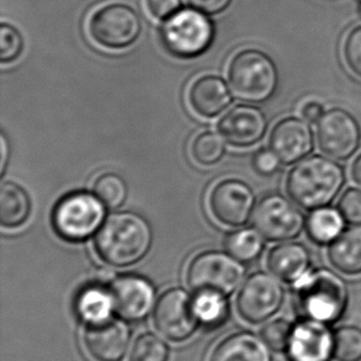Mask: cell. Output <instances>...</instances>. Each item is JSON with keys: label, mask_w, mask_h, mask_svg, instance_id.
<instances>
[{"label": "cell", "mask_w": 361, "mask_h": 361, "mask_svg": "<svg viewBox=\"0 0 361 361\" xmlns=\"http://www.w3.org/2000/svg\"><path fill=\"white\" fill-rule=\"evenodd\" d=\"M271 349L263 337L237 332L222 339L211 352L209 361H271Z\"/></svg>", "instance_id": "21"}, {"label": "cell", "mask_w": 361, "mask_h": 361, "mask_svg": "<svg viewBox=\"0 0 361 361\" xmlns=\"http://www.w3.org/2000/svg\"><path fill=\"white\" fill-rule=\"evenodd\" d=\"M245 268L240 260L219 250L196 254L186 268V283L194 293L212 291L230 296L244 283Z\"/></svg>", "instance_id": "6"}, {"label": "cell", "mask_w": 361, "mask_h": 361, "mask_svg": "<svg viewBox=\"0 0 361 361\" xmlns=\"http://www.w3.org/2000/svg\"><path fill=\"white\" fill-rule=\"evenodd\" d=\"M293 328V323L288 322L283 318H278L267 323V326H264L262 329V337L274 352H286Z\"/></svg>", "instance_id": "33"}, {"label": "cell", "mask_w": 361, "mask_h": 361, "mask_svg": "<svg viewBox=\"0 0 361 361\" xmlns=\"http://www.w3.org/2000/svg\"><path fill=\"white\" fill-rule=\"evenodd\" d=\"M194 310L199 322L210 328L220 327L230 316L227 296L212 291L196 293Z\"/></svg>", "instance_id": "27"}, {"label": "cell", "mask_w": 361, "mask_h": 361, "mask_svg": "<svg viewBox=\"0 0 361 361\" xmlns=\"http://www.w3.org/2000/svg\"><path fill=\"white\" fill-rule=\"evenodd\" d=\"M345 219L331 206L316 209L306 219V233L313 243L329 245L345 231Z\"/></svg>", "instance_id": "25"}, {"label": "cell", "mask_w": 361, "mask_h": 361, "mask_svg": "<svg viewBox=\"0 0 361 361\" xmlns=\"http://www.w3.org/2000/svg\"><path fill=\"white\" fill-rule=\"evenodd\" d=\"M161 44L178 59H194L204 54L214 39V26L199 10H181L166 20Z\"/></svg>", "instance_id": "8"}, {"label": "cell", "mask_w": 361, "mask_h": 361, "mask_svg": "<svg viewBox=\"0 0 361 361\" xmlns=\"http://www.w3.org/2000/svg\"><path fill=\"white\" fill-rule=\"evenodd\" d=\"M225 153V138L216 132H201L191 142V157L200 166H215L224 158Z\"/></svg>", "instance_id": "28"}, {"label": "cell", "mask_w": 361, "mask_h": 361, "mask_svg": "<svg viewBox=\"0 0 361 361\" xmlns=\"http://www.w3.org/2000/svg\"><path fill=\"white\" fill-rule=\"evenodd\" d=\"M345 184V173L334 159L311 156L295 164L286 176L288 197L303 210L326 207L336 200Z\"/></svg>", "instance_id": "2"}, {"label": "cell", "mask_w": 361, "mask_h": 361, "mask_svg": "<svg viewBox=\"0 0 361 361\" xmlns=\"http://www.w3.org/2000/svg\"><path fill=\"white\" fill-rule=\"evenodd\" d=\"M268 125V118L260 109L240 104L221 118L219 132L231 146L248 148L263 140Z\"/></svg>", "instance_id": "17"}, {"label": "cell", "mask_w": 361, "mask_h": 361, "mask_svg": "<svg viewBox=\"0 0 361 361\" xmlns=\"http://www.w3.org/2000/svg\"><path fill=\"white\" fill-rule=\"evenodd\" d=\"M333 359L336 361H361V329L343 326L334 332Z\"/></svg>", "instance_id": "31"}, {"label": "cell", "mask_w": 361, "mask_h": 361, "mask_svg": "<svg viewBox=\"0 0 361 361\" xmlns=\"http://www.w3.org/2000/svg\"><path fill=\"white\" fill-rule=\"evenodd\" d=\"M115 312L127 322H140L156 307L153 283L138 275H121L110 285Z\"/></svg>", "instance_id": "14"}, {"label": "cell", "mask_w": 361, "mask_h": 361, "mask_svg": "<svg viewBox=\"0 0 361 361\" xmlns=\"http://www.w3.org/2000/svg\"><path fill=\"white\" fill-rule=\"evenodd\" d=\"M227 79L232 93L240 102L267 103L278 89V67L270 56L260 49H240L231 57Z\"/></svg>", "instance_id": "4"}, {"label": "cell", "mask_w": 361, "mask_h": 361, "mask_svg": "<svg viewBox=\"0 0 361 361\" xmlns=\"http://www.w3.org/2000/svg\"><path fill=\"white\" fill-rule=\"evenodd\" d=\"M360 13H361V4H360Z\"/></svg>", "instance_id": "42"}, {"label": "cell", "mask_w": 361, "mask_h": 361, "mask_svg": "<svg viewBox=\"0 0 361 361\" xmlns=\"http://www.w3.org/2000/svg\"><path fill=\"white\" fill-rule=\"evenodd\" d=\"M171 348L163 338L154 333H141L135 339L128 354V361H169Z\"/></svg>", "instance_id": "29"}, {"label": "cell", "mask_w": 361, "mask_h": 361, "mask_svg": "<svg viewBox=\"0 0 361 361\" xmlns=\"http://www.w3.org/2000/svg\"><path fill=\"white\" fill-rule=\"evenodd\" d=\"M329 324L303 318L293 324L288 342L290 361H331L334 349V333Z\"/></svg>", "instance_id": "15"}, {"label": "cell", "mask_w": 361, "mask_h": 361, "mask_svg": "<svg viewBox=\"0 0 361 361\" xmlns=\"http://www.w3.org/2000/svg\"><path fill=\"white\" fill-rule=\"evenodd\" d=\"M254 171L263 176H274L283 166L279 157L270 148H260L252 159Z\"/></svg>", "instance_id": "36"}, {"label": "cell", "mask_w": 361, "mask_h": 361, "mask_svg": "<svg viewBox=\"0 0 361 361\" xmlns=\"http://www.w3.org/2000/svg\"><path fill=\"white\" fill-rule=\"evenodd\" d=\"M255 202L253 189L235 178L217 181L207 197L212 217L221 225L228 227L245 225L253 215Z\"/></svg>", "instance_id": "13"}, {"label": "cell", "mask_w": 361, "mask_h": 361, "mask_svg": "<svg viewBox=\"0 0 361 361\" xmlns=\"http://www.w3.org/2000/svg\"><path fill=\"white\" fill-rule=\"evenodd\" d=\"M75 312L85 324H97L111 319L115 308L111 293L100 285L84 288L74 302Z\"/></svg>", "instance_id": "24"}, {"label": "cell", "mask_w": 361, "mask_h": 361, "mask_svg": "<svg viewBox=\"0 0 361 361\" xmlns=\"http://www.w3.org/2000/svg\"><path fill=\"white\" fill-rule=\"evenodd\" d=\"M93 191L109 209H118L128 195L126 181L113 171L100 174L94 181Z\"/></svg>", "instance_id": "30"}, {"label": "cell", "mask_w": 361, "mask_h": 361, "mask_svg": "<svg viewBox=\"0 0 361 361\" xmlns=\"http://www.w3.org/2000/svg\"><path fill=\"white\" fill-rule=\"evenodd\" d=\"M342 54L348 69L361 79V24L353 26L344 36Z\"/></svg>", "instance_id": "34"}, {"label": "cell", "mask_w": 361, "mask_h": 361, "mask_svg": "<svg viewBox=\"0 0 361 361\" xmlns=\"http://www.w3.org/2000/svg\"><path fill=\"white\" fill-rule=\"evenodd\" d=\"M232 0H188L194 9L206 15L220 14L230 6Z\"/></svg>", "instance_id": "38"}, {"label": "cell", "mask_w": 361, "mask_h": 361, "mask_svg": "<svg viewBox=\"0 0 361 361\" xmlns=\"http://www.w3.org/2000/svg\"><path fill=\"white\" fill-rule=\"evenodd\" d=\"M285 288L275 275L257 271L244 280L237 293L235 308L244 322L262 324L283 307Z\"/></svg>", "instance_id": "9"}, {"label": "cell", "mask_w": 361, "mask_h": 361, "mask_svg": "<svg viewBox=\"0 0 361 361\" xmlns=\"http://www.w3.org/2000/svg\"><path fill=\"white\" fill-rule=\"evenodd\" d=\"M131 343V332L122 321L109 319L97 324H87L83 344L94 361H122Z\"/></svg>", "instance_id": "18"}, {"label": "cell", "mask_w": 361, "mask_h": 361, "mask_svg": "<svg viewBox=\"0 0 361 361\" xmlns=\"http://www.w3.org/2000/svg\"><path fill=\"white\" fill-rule=\"evenodd\" d=\"M312 258L306 245L298 242H283L269 250L267 267L270 273L286 283H298L311 271Z\"/></svg>", "instance_id": "20"}, {"label": "cell", "mask_w": 361, "mask_h": 361, "mask_svg": "<svg viewBox=\"0 0 361 361\" xmlns=\"http://www.w3.org/2000/svg\"><path fill=\"white\" fill-rule=\"evenodd\" d=\"M153 242L148 221L132 211L114 212L95 235L94 247L103 263L127 268L146 257Z\"/></svg>", "instance_id": "1"}, {"label": "cell", "mask_w": 361, "mask_h": 361, "mask_svg": "<svg viewBox=\"0 0 361 361\" xmlns=\"http://www.w3.org/2000/svg\"><path fill=\"white\" fill-rule=\"evenodd\" d=\"M293 288L303 318L333 324L345 313L349 300L347 283L329 269L311 270Z\"/></svg>", "instance_id": "3"}, {"label": "cell", "mask_w": 361, "mask_h": 361, "mask_svg": "<svg viewBox=\"0 0 361 361\" xmlns=\"http://www.w3.org/2000/svg\"><path fill=\"white\" fill-rule=\"evenodd\" d=\"M324 113H326V109L319 102H308L301 109L302 118L308 123H317L322 118Z\"/></svg>", "instance_id": "39"}, {"label": "cell", "mask_w": 361, "mask_h": 361, "mask_svg": "<svg viewBox=\"0 0 361 361\" xmlns=\"http://www.w3.org/2000/svg\"><path fill=\"white\" fill-rule=\"evenodd\" d=\"M352 178L357 185L361 186V153L355 158V161H353Z\"/></svg>", "instance_id": "40"}, {"label": "cell", "mask_w": 361, "mask_h": 361, "mask_svg": "<svg viewBox=\"0 0 361 361\" xmlns=\"http://www.w3.org/2000/svg\"><path fill=\"white\" fill-rule=\"evenodd\" d=\"M6 161H8V143H6V140H5L4 135H3L1 136V166H0L1 174H4Z\"/></svg>", "instance_id": "41"}, {"label": "cell", "mask_w": 361, "mask_h": 361, "mask_svg": "<svg viewBox=\"0 0 361 361\" xmlns=\"http://www.w3.org/2000/svg\"><path fill=\"white\" fill-rule=\"evenodd\" d=\"M106 220V206L94 192L75 191L54 206L52 226L68 242H83L98 233Z\"/></svg>", "instance_id": "5"}, {"label": "cell", "mask_w": 361, "mask_h": 361, "mask_svg": "<svg viewBox=\"0 0 361 361\" xmlns=\"http://www.w3.org/2000/svg\"><path fill=\"white\" fill-rule=\"evenodd\" d=\"M328 260L333 268L345 275L361 274V226H353L344 231L328 245Z\"/></svg>", "instance_id": "22"}, {"label": "cell", "mask_w": 361, "mask_h": 361, "mask_svg": "<svg viewBox=\"0 0 361 361\" xmlns=\"http://www.w3.org/2000/svg\"><path fill=\"white\" fill-rule=\"evenodd\" d=\"M31 199L27 191L14 181H4L0 189V224L13 230L26 224L31 215Z\"/></svg>", "instance_id": "23"}, {"label": "cell", "mask_w": 361, "mask_h": 361, "mask_svg": "<svg viewBox=\"0 0 361 361\" xmlns=\"http://www.w3.org/2000/svg\"><path fill=\"white\" fill-rule=\"evenodd\" d=\"M252 224L269 242H288L298 238L306 227V219L291 199L280 194H269L259 201Z\"/></svg>", "instance_id": "10"}, {"label": "cell", "mask_w": 361, "mask_h": 361, "mask_svg": "<svg viewBox=\"0 0 361 361\" xmlns=\"http://www.w3.org/2000/svg\"><path fill=\"white\" fill-rule=\"evenodd\" d=\"M316 142L324 156L337 161H348L360 147V125L347 110H328L316 123Z\"/></svg>", "instance_id": "12"}, {"label": "cell", "mask_w": 361, "mask_h": 361, "mask_svg": "<svg viewBox=\"0 0 361 361\" xmlns=\"http://www.w3.org/2000/svg\"><path fill=\"white\" fill-rule=\"evenodd\" d=\"M88 34L106 49H125L136 42L142 31L140 15L130 5L108 3L94 10L88 19Z\"/></svg>", "instance_id": "7"}, {"label": "cell", "mask_w": 361, "mask_h": 361, "mask_svg": "<svg viewBox=\"0 0 361 361\" xmlns=\"http://www.w3.org/2000/svg\"><path fill=\"white\" fill-rule=\"evenodd\" d=\"M181 0H145V6L153 19L166 20L178 13Z\"/></svg>", "instance_id": "37"}, {"label": "cell", "mask_w": 361, "mask_h": 361, "mask_svg": "<svg viewBox=\"0 0 361 361\" xmlns=\"http://www.w3.org/2000/svg\"><path fill=\"white\" fill-rule=\"evenodd\" d=\"M265 238L255 228H240L226 238L227 253L240 263H252L263 254Z\"/></svg>", "instance_id": "26"}, {"label": "cell", "mask_w": 361, "mask_h": 361, "mask_svg": "<svg viewBox=\"0 0 361 361\" xmlns=\"http://www.w3.org/2000/svg\"><path fill=\"white\" fill-rule=\"evenodd\" d=\"M199 323L194 298L184 288H169L157 300L153 324L168 341L185 342L194 336Z\"/></svg>", "instance_id": "11"}, {"label": "cell", "mask_w": 361, "mask_h": 361, "mask_svg": "<svg viewBox=\"0 0 361 361\" xmlns=\"http://www.w3.org/2000/svg\"><path fill=\"white\" fill-rule=\"evenodd\" d=\"M191 110L201 118H212L224 113L232 103V94L224 79L204 74L191 82L188 89Z\"/></svg>", "instance_id": "19"}, {"label": "cell", "mask_w": 361, "mask_h": 361, "mask_svg": "<svg viewBox=\"0 0 361 361\" xmlns=\"http://www.w3.org/2000/svg\"><path fill=\"white\" fill-rule=\"evenodd\" d=\"M269 148L283 164H296L312 153L314 148L312 128L303 118L293 116L283 118L270 132Z\"/></svg>", "instance_id": "16"}, {"label": "cell", "mask_w": 361, "mask_h": 361, "mask_svg": "<svg viewBox=\"0 0 361 361\" xmlns=\"http://www.w3.org/2000/svg\"><path fill=\"white\" fill-rule=\"evenodd\" d=\"M24 49V39L19 30L8 23L0 25V61L11 63L19 59Z\"/></svg>", "instance_id": "32"}, {"label": "cell", "mask_w": 361, "mask_h": 361, "mask_svg": "<svg viewBox=\"0 0 361 361\" xmlns=\"http://www.w3.org/2000/svg\"><path fill=\"white\" fill-rule=\"evenodd\" d=\"M338 210L348 224L361 226V190L357 188H349L344 191L338 201Z\"/></svg>", "instance_id": "35"}]
</instances>
